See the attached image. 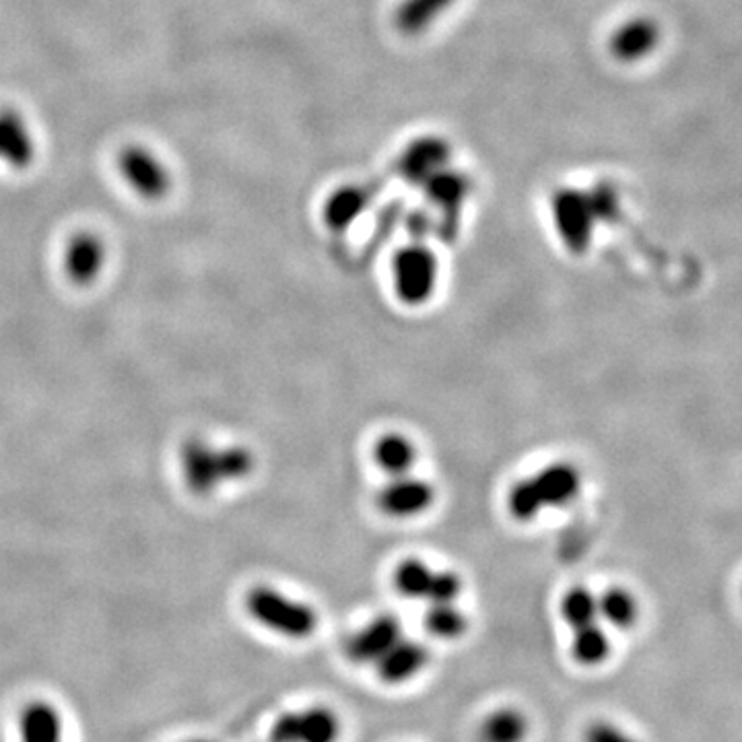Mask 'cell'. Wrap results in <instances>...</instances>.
I'll list each match as a JSON object with an SVG mask.
<instances>
[{
  "mask_svg": "<svg viewBox=\"0 0 742 742\" xmlns=\"http://www.w3.org/2000/svg\"><path fill=\"white\" fill-rule=\"evenodd\" d=\"M582 491V474L569 462H553L518 481L508 495V512L518 522H531L543 510L567 508Z\"/></svg>",
  "mask_w": 742,
  "mask_h": 742,
  "instance_id": "cell-1",
  "label": "cell"
},
{
  "mask_svg": "<svg viewBox=\"0 0 742 742\" xmlns=\"http://www.w3.org/2000/svg\"><path fill=\"white\" fill-rule=\"evenodd\" d=\"M245 610L262 629L288 639H307L318 629L316 608L271 586H258L250 591Z\"/></svg>",
  "mask_w": 742,
  "mask_h": 742,
  "instance_id": "cell-2",
  "label": "cell"
},
{
  "mask_svg": "<svg viewBox=\"0 0 742 742\" xmlns=\"http://www.w3.org/2000/svg\"><path fill=\"white\" fill-rule=\"evenodd\" d=\"M393 276L396 297L405 305L419 307L431 302L438 289L440 262L424 243L405 245L393 260Z\"/></svg>",
  "mask_w": 742,
  "mask_h": 742,
  "instance_id": "cell-3",
  "label": "cell"
},
{
  "mask_svg": "<svg viewBox=\"0 0 742 742\" xmlns=\"http://www.w3.org/2000/svg\"><path fill=\"white\" fill-rule=\"evenodd\" d=\"M395 588L400 596L429 605L456 603L462 579L454 572H438L421 560H405L395 569Z\"/></svg>",
  "mask_w": 742,
  "mask_h": 742,
  "instance_id": "cell-4",
  "label": "cell"
},
{
  "mask_svg": "<svg viewBox=\"0 0 742 742\" xmlns=\"http://www.w3.org/2000/svg\"><path fill=\"white\" fill-rule=\"evenodd\" d=\"M343 722L328 706H307L283 713L271 728L273 742H338Z\"/></svg>",
  "mask_w": 742,
  "mask_h": 742,
  "instance_id": "cell-5",
  "label": "cell"
},
{
  "mask_svg": "<svg viewBox=\"0 0 742 742\" xmlns=\"http://www.w3.org/2000/svg\"><path fill=\"white\" fill-rule=\"evenodd\" d=\"M553 221L565 248L574 254L588 250L598 215L591 195L576 190H561L553 198Z\"/></svg>",
  "mask_w": 742,
  "mask_h": 742,
  "instance_id": "cell-6",
  "label": "cell"
},
{
  "mask_svg": "<svg viewBox=\"0 0 742 742\" xmlns=\"http://www.w3.org/2000/svg\"><path fill=\"white\" fill-rule=\"evenodd\" d=\"M118 167H121L124 180L140 197L157 200V198L166 197L171 188V176H169V169L164 166V161L155 153L140 145L126 147L121 153Z\"/></svg>",
  "mask_w": 742,
  "mask_h": 742,
  "instance_id": "cell-7",
  "label": "cell"
},
{
  "mask_svg": "<svg viewBox=\"0 0 742 742\" xmlns=\"http://www.w3.org/2000/svg\"><path fill=\"white\" fill-rule=\"evenodd\" d=\"M436 501V489L417 477H395L378 493L379 512L396 520H409L424 515Z\"/></svg>",
  "mask_w": 742,
  "mask_h": 742,
  "instance_id": "cell-8",
  "label": "cell"
},
{
  "mask_svg": "<svg viewBox=\"0 0 742 742\" xmlns=\"http://www.w3.org/2000/svg\"><path fill=\"white\" fill-rule=\"evenodd\" d=\"M17 742H66V720L48 699H31L17 715Z\"/></svg>",
  "mask_w": 742,
  "mask_h": 742,
  "instance_id": "cell-9",
  "label": "cell"
},
{
  "mask_svg": "<svg viewBox=\"0 0 742 742\" xmlns=\"http://www.w3.org/2000/svg\"><path fill=\"white\" fill-rule=\"evenodd\" d=\"M400 637H403V629H400L398 619L390 617V615L376 617V619L365 623L364 627L348 639V660L355 662V665L374 667Z\"/></svg>",
  "mask_w": 742,
  "mask_h": 742,
  "instance_id": "cell-10",
  "label": "cell"
},
{
  "mask_svg": "<svg viewBox=\"0 0 742 742\" xmlns=\"http://www.w3.org/2000/svg\"><path fill=\"white\" fill-rule=\"evenodd\" d=\"M429 665V650L421 641L403 636L374 665L378 679L386 684H405L424 672Z\"/></svg>",
  "mask_w": 742,
  "mask_h": 742,
  "instance_id": "cell-11",
  "label": "cell"
},
{
  "mask_svg": "<svg viewBox=\"0 0 742 742\" xmlns=\"http://www.w3.org/2000/svg\"><path fill=\"white\" fill-rule=\"evenodd\" d=\"M660 44V28L650 17L625 21L610 35V54L621 62L644 61Z\"/></svg>",
  "mask_w": 742,
  "mask_h": 742,
  "instance_id": "cell-12",
  "label": "cell"
},
{
  "mask_svg": "<svg viewBox=\"0 0 742 742\" xmlns=\"http://www.w3.org/2000/svg\"><path fill=\"white\" fill-rule=\"evenodd\" d=\"M35 159V138L25 118L11 107L0 109V161L25 169Z\"/></svg>",
  "mask_w": 742,
  "mask_h": 742,
  "instance_id": "cell-13",
  "label": "cell"
},
{
  "mask_svg": "<svg viewBox=\"0 0 742 742\" xmlns=\"http://www.w3.org/2000/svg\"><path fill=\"white\" fill-rule=\"evenodd\" d=\"M450 159V149L440 138H421L409 145L403 153L400 169L412 182H427L438 171L446 169Z\"/></svg>",
  "mask_w": 742,
  "mask_h": 742,
  "instance_id": "cell-14",
  "label": "cell"
},
{
  "mask_svg": "<svg viewBox=\"0 0 742 742\" xmlns=\"http://www.w3.org/2000/svg\"><path fill=\"white\" fill-rule=\"evenodd\" d=\"M417 446L405 433H386L374 443V462L388 477H405L417 464Z\"/></svg>",
  "mask_w": 742,
  "mask_h": 742,
  "instance_id": "cell-15",
  "label": "cell"
},
{
  "mask_svg": "<svg viewBox=\"0 0 742 742\" xmlns=\"http://www.w3.org/2000/svg\"><path fill=\"white\" fill-rule=\"evenodd\" d=\"M531 732L526 713L518 708H498L487 713L479 727L481 742H524Z\"/></svg>",
  "mask_w": 742,
  "mask_h": 742,
  "instance_id": "cell-16",
  "label": "cell"
},
{
  "mask_svg": "<svg viewBox=\"0 0 742 742\" xmlns=\"http://www.w3.org/2000/svg\"><path fill=\"white\" fill-rule=\"evenodd\" d=\"M367 192L359 186H343L333 192L326 205H324V223L334 231L348 229L365 211L367 207Z\"/></svg>",
  "mask_w": 742,
  "mask_h": 742,
  "instance_id": "cell-17",
  "label": "cell"
},
{
  "mask_svg": "<svg viewBox=\"0 0 742 742\" xmlns=\"http://www.w3.org/2000/svg\"><path fill=\"white\" fill-rule=\"evenodd\" d=\"M104 257H106V250H104L102 240L92 233H81L69 245L66 271L79 283H87L102 271Z\"/></svg>",
  "mask_w": 742,
  "mask_h": 742,
  "instance_id": "cell-18",
  "label": "cell"
},
{
  "mask_svg": "<svg viewBox=\"0 0 742 742\" xmlns=\"http://www.w3.org/2000/svg\"><path fill=\"white\" fill-rule=\"evenodd\" d=\"M456 0H403L396 9L395 23L405 35H419L431 28Z\"/></svg>",
  "mask_w": 742,
  "mask_h": 742,
  "instance_id": "cell-19",
  "label": "cell"
},
{
  "mask_svg": "<svg viewBox=\"0 0 742 742\" xmlns=\"http://www.w3.org/2000/svg\"><path fill=\"white\" fill-rule=\"evenodd\" d=\"M610 639L600 623H591L574 629L572 637V658L579 667L594 668L605 665L610 656Z\"/></svg>",
  "mask_w": 742,
  "mask_h": 742,
  "instance_id": "cell-20",
  "label": "cell"
},
{
  "mask_svg": "<svg viewBox=\"0 0 742 742\" xmlns=\"http://www.w3.org/2000/svg\"><path fill=\"white\" fill-rule=\"evenodd\" d=\"M639 617L636 596L625 588L613 586L598 596V619L617 627L631 629Z\"/></svg>",
  "mask_w": 742,
  "mask_h": 742,
  "instance_id": "cell-21",
  "label": "cell"
},
{
  "mask_svg": "<svg viewBox=\"0 0 742 742\" xmlns=\"http://www.w3.org/2000/svg\"><path fill=\"white\" fill-rule=\"evenodd\" d=\"M560 615L572 629L600 621L598 619V596L586 586H574L563 594Z\"/></svg>",
  "mask_w": 742,
  "mask_h": 742,
  "instance_id": "cell-22",
  "label": "cell"
},
{
  "mask_svg": "<svg viewBox=\"0 0 742 742\" xmlns=\"http://www.w3.org/2000/svg\"><path fill=\"white\" fill-rule=\"evenodd\" d=\"M425 629L438 639H458L467 634L469 619L456 603L429 605L425 613Z\"/></svg>",
  "mask_w": 742,
  "mask_h": 742,
  "instance_id": "cell-23",
  "label": "cell"
},
{
  "mask_svg": "<svg viewBox=\"0 0 742 742\" xmlns=\"http://www.w3.org/2000/svg\"><path fill=\"white\" fill-rule=\"evenodd\" d=\"M427 192H429V198L440 205L441 209H458L464 198H467V192H469V182L464 178H460L458 174H452V171H446L441 169L438 171L433 178L427 180Z\"/></svg>",
  "mask_w": 742,
  "mask_h": 742,
  "instance_id": "cell-24",
  "label": "cell"
},
{
  "mask_svg": "<svg viewBox=\"0 0 742 742\" xmlns=\"http://www.w3.org/2000/svg\"><path fill=\"white\" fill-rule=\"evenodd\" d=\"M584 742H639L636 736H631L627 730L606 722V720H596L584 732Z\"/></svg>",
  "mask_w": 742,
  "mask_h": 742,
  "instance_id": "cell-25",
  "label": "cell"
},
{
  "mask_svg": "<svg viewBox=\"0 0 742 742\" xmlns=\"http://www.w3.org/2000/svg\"><path fill=\"white\" fill-rule=\"evenodd\" d=\"M184 742H211V741H202V739H192V741H184Z\"/></svg>",
  "mask_w": 742,
  "mask_h": 742,
  "instance_id": "cell-26",
  "label": "cell"
}]
</instances>
